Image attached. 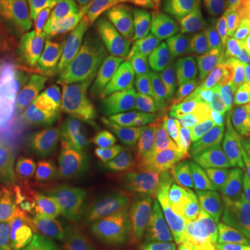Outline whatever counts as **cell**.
I'll use <instances>...</instances> for the list:
<instances>
[{"label":"cell","instance_id":"cell-1","mask_svg":"<svg viewBox=\"0 0 250 250\" xmlns=\"http://www.w3.org/2000/svg\"><path fill=\"white\" fill-rule=\"evenodd\" d=\"M213 110L202 78L189 70H174L152 113L118 146L114 166L128 170L188 160Z\"/></svg>","mask_w":250,"mask_h":250},{"label":"cell","instance_id":"cell-2","mask_svg":"<svg viewBox=\"0 0 250 250\" xmlns=\"http://www.w3.org/2000/svg\"><path fill=\"white\" fill-rule=\"evenodd\" d=\"M57 145L13 121L0 138V250H41L32 227L36 185L53 164Z\"/></svg>","mask_w":250,"mask_h":250},{"label":"cell","instance_id":"cell-3","mask_svg":"<svg viewBox=\"0 0 250 250\" xmlns=\"http://www.w3.org/2000/svg\"><path fill=\"white\" fill-rule=\"evenodd\" d=\"M187 159L125 172L123 214L125 223L164 242L185 245L193 235L190 215L175 195V178Z\"/></svg>","mask_w":250,"mask_h":250},{"label":"cell","instance_id":"cell-4","mask_svg":"<svg viewBox=\"0 0 250 250\" xmlns=\"http://www.w3.org/2000/svg\"><path fill=\"white\" fill-rule=\"evenodd\" d=\"M0 50L21 72L59 62L65 45L52 0H0Z\"/></svg>","mask_w":250,"mask_h":250},{"label":"cell","instance_id":"cell-5","mask_svg":"<svg viewBox=\"0 0 250 250\" xmlns=\"http://www.w3.org/2000/svg\"><path fill=\"white\" fill-rule=\"evenodd\" d=\"M93 71L88 62L72 70L70 60L47 67L32 100V128L49 142L60 146L71 134L86 102Z\"/></svg>","mask_w":250,"mask_h":250},{"label":"cell","instance_id":"cell-6","mask_svg":"<svg viewBox=\"0 0 250 250\" xmlns=\"http://www.w3.org/2000/svg\"><path fill=\"white\" fill-rule=\"evenodd\" d=\"M190 57L207 90L227 113L250 118V75L208 34L192 41Z\"/></svg>","mask_w":250,"mask_h":250},{"label":"cell","instance_id":"cell-7","mask_svg":"<svg viewBox=\"0 0 250 250\" xmlns=\"http://www.w3.org/2000/svg\"><path fill=\"white\" fill-rule=\"evenodd\" d=\"M126 90L128 83L114 85L95 77L90 83L89 98L65 145L95 154L114 147V135L124 110Z\"/></svg>","mask_w":250,"mask_h":250},{"label":"cell","instance_id":"cell-8","mask_svg":"<svg viewBox=\"0 0 250 250\" xmlns=\"http://www.w3.org/2000/svg\"><path fill=\"white\" fill-rule=\"evenodd\" d=\"M177 53L178 49L170 31L128 83L124 110L114 135V146L124 143L152 113L164 90L167 72Z\"/></svg>","mask_w":250,"mask_h":250},{"label":"cell","instance_id":"cell-9","mask_svg":"<svg viewBox=\"0 0 250 250\" xmlns=\"http://www.w3.org/2000/svg\"><path fill=\"white\" fill-rule=\"evenodd\" d=\"M96 154L78 147H67L57 157L50 168L36 185L32 199V227L42 229L52 215L77 192L88 178Z\"/></svg>","mask_w":250,"mask_h":250},{"label":"cell","instance_id":"cell-10","mask_svg":"<svg viewBox=\"0 0 250 250\" xmlns=\"http://www.w3.org/2000/svg\"><path fill=\"white\" fill-rule=\"evenodd\" d=\"M249 120V117L227 111H217L208 118L193 146L190 160L181 179L182 189L187 193L200 195L207 179Z\"/></svg>","mask_w":250,"mask_h":250},{"label":"cell","instance_id":"cell-11","mask_svg":"<svg viewBox=\"0 0 250 250\" xmlns=\"http://www.w3.org/2000/svg\"><path fill=\"white\" fill-rule=\"evenodd\" d=\"M177 9L163 14L159 24L150 31L108 42L95 41L86 57L93 74H106L146 62L174 27Z\"/></svg>","mask_w":250,"mask_h":250},{"label":"cell","instance_id":"cell-12","mask_svg":"<svg viewBox=\"0 0 250 250\" xmlns=\"http://www.w3.org/2000/svg\"><path fill=\"white\" fill-rule=\"evenodd\" d=\"M120 224L81 220L64 205L38 235L42 243L57 250H103L117 239Z\"/></svg>","mask_w":250,"mask_h":250},{"label":"cell","instance_id":"cell-13","mask_svg":"<svg viewBox=\"0 0 250 250\" xmlns=\"http://www.w3.org/2000/svg\"><path fill=\"white\" fill-rule=\"evenodd\" d=\"M123 195L120 174L106 168L78 188L65 206L81 220L120 223Z\"/></svg>","mask_w":250,"mask_h":250},{"label":"cell","instance_id":"cell-14","mask_svg":"<svg viewBox=\"0 0 250 250\" xmlns=\"http://www.w3.org/2000/svg\"><path fill=\"white\" fill-rule=\"evenodd\" d=\"M203 217L207 227L221 232L250 224V181L227 185L205 197Z\"/></svg>","mask_w":250,"mask_h":250},{"label":"cell","instance_id":"cell-15","mask_svg":"<svg viewBox=\"0 0 250 250\" xmlns=\"http://www.w3.org/2000/svg\"><path fill=\"white\" fill-rule=\"evenodd\" d=\"M250 4V0H184L177 9L171 34L178 52H182L199 32L224 14Z\"/></svg>","mask_w":250,"mask_h":250},{"label":"cell","instance_id":"cell-16","mask_svg":"<svg viewBox=\"0 0 250 250\" xmlns=\"http://www.w3.org/2000/svg\"><path fill=\"white\" fill-rule=\"evenodd\" d=\"M159 20L149 0H117L96 41L108 42L142 34L156 27Z\"/></svg>","mask_w":250,"mask_h":250},{"label":"cell","instance_id":"cell-17","mask_svg":"<svg viewBox=\"0 0 250 250\" xmlns=\"http://www.w3.org/2000/svg\"><path fill=\"white\" fill-rule=\"evenodd\" d=\"M250 181V124L245 125L200 192L206 197L227 185Z\"/></svg>","mask_w":250,"mask_h":250},{"label":"cell","instance_id":"cell-18","mask_svg":"<svg viewBox=\"0 0 250 250\" xmlns=\"http://www.w3.org/2000/svg\"><path fill=\"white\" fill-rule=\"evenodd\" d=\"M211 32L236 64L250 75V9L238 7L211 24Z\"/></svg>","mask_w":250,"mask_h":250},{"label":"cell","instance_id":"cell-19","mask_svg":"<svg viewBox=\"0 0 250 250\" xmlns=\"http://www.w3.org/2000/svg\"><path fill=\"white\" fill-rule=\"evenodd\" d=\"M117 0H56L60 31L65 43H71L81 24L90 17H104L116 6Z\"/></svg>","mask_w":250,"mask_h":250},{"label":"cell","instance_id":"cell-20","mask_svg":"<svg viewBox=\"0 0 250 250\" xmlns=\"http://www.w3.org/2000/svg\"><path fill=\"white\" fill-rule=\"evenodd\" d=\"M25 93L22 72L0 50V107L20 103Z\"/></svg>","mask_w":250,"mask_h":250},{"label":"cell","instance_id":"cell-21","mask_svg":"<svg viewBox=\"0 0 250 250\" xmlns=\"http://www.w3.org/2000/svg\"><path fill=\"white\" fill-rule=\"evenodd\" d=\"M102 20L103 17L95 16L85 20L77 28L72 42L70 43V64L72 70H80L85 64V60L100 32V28L103 24Z\"/></svg>","mask_w":250,"mask_h":250},{"label":"cell","instance_id":"cell-22","mask_svg":"<svg viewBox=\"0 0 250 250\" xmlns=\"http://www.w3.org/2000/svg\"><path fill=\"white\" fill-rule=\"evenodd\" d=\"M217 238L228 243L235 249L250 250V224L221 231V232H218Z\"/></svg>","mask_w":250,"mask_h":250},{"label":"cell","instance_id":"cell-23","mask_svg":"<svg viewBox=\"0 0 250 250\" xmlns=\"http://www.w3.org/2000/svg\"><path fill=\"white\" fill-rule=\"evenodd\" d=\"M124 250H170L166 242L152 233L139 231L125 245Z\"/></svg>","mask_w":250,"mask_h":250},{"label":"cell","instance_id":"cell-24","mask_svg":"<svg viewBox=\"0 0 250 250\" xmlns=\"http://www.w3.org/2000/svg\"><path fill=\"white\" fill-rule=\"evenodd\" d=\"M203 243L208 250H238L232 246H229L228 243L223 242L221 239H218L217 236H213V235H205Z\"/></svg>","mask_w":250,"mask_h":250},{"label":"cell","instance_id":"cell-25","mask_svg":"<svg viewBox=\"0 0 250 250\" xmlns=\"http://www.w3.org/2000/svg\"><path fill=\"white\" fill-rule=\"evenodd\" d=\"M150 1L154 3V6L160 11H163V14H166L179 7L184 0H150Z\"/></svg>","mask_w":250,"mask_h":250},{"label":"cell","instance_id":"cell-26","mask_svg":"<svg viewBox=\"0 0 250 250\" xmlns=\"http://www.w3.org/2000/svg\"><path fill=\"white\" fill-rule=\"evenodd\" d=\"M7 125H9L7 120L0 114V138H1V135H3V132H4V129L7 128Z\"/></svg>","mask_w":250,"mask_h":250}]
</instances>
